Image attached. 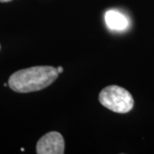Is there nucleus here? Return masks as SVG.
I'll use <instances>...</instances> for the list:
<instances>
[{"label": "nucleus", "mask_w": 154, "mask_h": 154, "mask_svg": "<svg viewBox=\"0 0 154 154\" xmlns=\"http://www.w3.org/2000/svg\"><path fill=\"white\" fill-rule=\"evenodd\" d=\"M57 69L51 66H34L12 74L9 87L17 93L28 94L49 87L58 77Z\"/></svg>", "instance_id": "f257e3e1"}, {"label": "nucleus", "mask_w": 154, "mask_h": 154, "mask_svg": "<svg viewBox=\"0 0 154 154\" xmlns=\"http://www.w3.org/2000/svg\"><path fill=\"white\" fill-rule=\"evenodd\" d=\"M100 104L104 107L116 113H128L134 107V99L131 94L125 88L119 86H108L99 95Z\"/></svg>", "instance_id": "f03ea898"}, {"label": "nucleus", "mask_w": 154, "mask_h": 154, "mask_svg": "<svg viewBox=\"0 0 154 154\" xmlns=\"http://www.w3.org/2000/svg\"><path fill=\"white\" fill-rule=\"evenodd\" d=\"M64 146V140L60 133L51 131L38 140L36 152L38 154H63Z\"/></svg>", "instance_id": "7ed1b4c3"}, {"label": "nucleus", "mask_w": 154, "mask_h": 154, "mask_svg": "<svg viewBox=\"0 0 154 154\" xmlns=\"http://www.w3.org/2000/svg\"><path fill=\"white\" fill-rule=\"evenodd\" d=\"M105 23L110 30L122 31L128 26V20L123 14L116 11H109L105 15Z\"/></svg>", "instance_id": "20e7f679"}, {"label": "nucleus", "mask_w": 154, "mask_h": 154, "mask_svg": "<svg viewBox=\"0 0 154 154\" xmlns=\"http://www.w3.org/2000/svg\"><path fill=\"white\" fill-rule=\"evenodd\" d=\"M57 71H58V73H59V74H61L62 72L63 71V69L62 67H57Z\"/></svg>", "instance_id": "39448f33"}, {"label": "nucleus", "mask_w": 154, "mask_h": 154, "mask_svg": "<svg viewBox=\"0 0 154 154\" xmlns=\"http://www.w3.org/2000/svg\"><path fill=\"white\" fill-rule=\"evenodd\" d=\"M11 1H12V0H0V3H8Z\"/></svg>", "instance_id": "423d86ee"}, {"label": "nucleus", "mask_w": 154, "mask_h": 154, "mask_svg": "<svg viewBox=\"0 0 154 154\" xmlns=\"http://www.w3.org/2000/svg\"><path fill=\"white\" fill-rule=\"evenodd\" d=\"M7 85H9V84H7V83H5V84H4V86H5V87H6Z\"/></svg>", "instance_id": "0eeeda50"}, {"label": "nucleus", "mask_w": 154, "mask_h": 154, "mask_svg": "<svg viewBox=\"0 0 154 154\" xmlns=\"http://www.w3.org/2000/svg\"><path fill=\"white\" fill-rule=\"evenodd\" d=\"M0 48H1V46H0Z\"/></svg>", "instance_id": "6e6552de"}]
</instances>
